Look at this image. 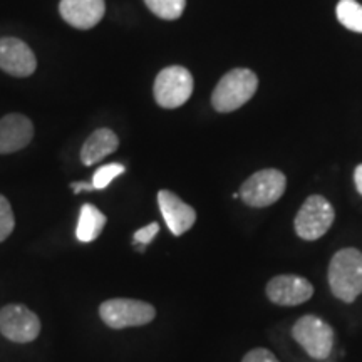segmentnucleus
<instances>
[{
	"label": "nucleus",
	"instance_id": "obj_17",
	"mask_svg": "<svg viewBox=\"0 0 362 362\" xmlns=\"http://www.w3.org/2000/svg\"><path fill=\"white\" fill-rule=\"evenodd\" d=\"M144 4L155 16L165 21L178 19L187 7V0H144Z\"/></svg>",
	"mask_w": 362,
	"mask_h": 362
},
{
	"label": "nucleus",
	"instance_id": "obj_3",
	"mask_svg": "<svg viewBox=\"0 0 362 362\" xmlns=\"http://www.w3.org/2000/svg\"><path fill=\"white\" fill-rule=\"evenodd\" d=\"M292 339L296 341L305 354L315 361H325L332 354L336 344V332L332 325L314 314L302 315L292 325Z\"/></svg>",
	"mask_w": 362,
	"mask_h": 362
},
{
	"label": "nucleus",
	"instance_id": "obj_16",
	"mask_svg": "<svg viewBox=\"0 0 362 362\" xmlns=\"http://www.w3.org/2000/svg\"><path fill=\"white\" fill-rule=\"evenodd\" d=\"M336 16L346 29L362 34V6L356 0H341L337 4Z\"/></svg>",
	"mask_w": 362,
	"mask_h": 362
},
{
	"label": "nucleus",
	"instance_id": "obj_7",
	"mask_svg": "<svg viewBox=\"0 0 362 362\" xmlns=\"http://www.w3.org/2000/svg\"><path fill=\"white\" fill-rule=\"evenodd\" d=\"M155 99L165 110H176L192 98L193 76L183 66L165 67L155 81Z\"/></svg>",
	"mask_w": 362,
	"mask_h": 362
},
{
	"label": "nucleus",
	"instance_id": "obj_14",
	"mask_svg": "<svg viewBox=\"0 0 362 362\" xmlns=\"http://www.w3.org/2000/svg\"><path fill=\"white\" fill-rule=\"evenodd\" d=\"M117 148H119V138L115 131L107 128L96 129L84 141L79 153V160L84 166H93L103 161L106 156L112 155Z\"/></svg>",
	"mask_w": 362,
	"mask_h": 362
},
{
	"label": "nucleus",
	"instance_id": "obj_5",
	"mask_svg": "<svg viewBox=\"0 0 362 362\" xmlns=\"http://www.w3.org/2000/svg\"><path fill=\"white\" fill-rule=\"evenodd\" d=\"M334 220H336V210L327 198L312 194L302 203L293 220V228L298 238L305 242H315L329 232Z\"/></svg>",
	"mask_w": 362,
	"mask_h": 362
},
{
	"label": "nucleus",
	"instance_id": "obj_19",
	"mask_svg": "<svg viewBox=\"0 0 362 362\" xmlns=\"http://www.w3.org/2000/svg\"><path fill=\"white\" fill-rule=\"evenodd\" d=\"M13 226H16V218H13L11 203L4 194H0V243L11 237Z\"/></svg>",
	"mask_w": 362,
	"mask_h": 362
},
{
	"label": "nucleus",
	"instance_id": "obj_8",
	"mask_svg": "<svg viewBox=\"0 0 362 362\" xmlns=\"http://www.w3.org/2000/svg\"><path fill=\"white\" fill-rule=\"evenodd\" d=\"M39 317L29 307L8 304L0 309V334L16 344H29L39 337Z\"/></svg>",
	"mask_w": 362,
	"mask_h": 362
},
{
	"label": "nucleus",
	"instance_id": "obj_15",
	"mask_svg": "<svg viewBox=\"0 0 362 362\" xmlns=\"http://www.w3.org/2000/svg\"><path fill=\"white\" fill-rule=\"evenodd\" d=\"M106 215L99 210L98 206L86 203L79 211V221L78 228H76V237L79 242L89 243L94 242L99 235H101L103 228L106 226Z\"/></svg>",
	"mask_w": 362,
	"mask_h": 362
},
{
	"label": "nucleus",
	"instance_id": "obj_2",
	"mask_svg": "<svg viewBox=\"0 0 362 362\" xmlns=\"http://www.w3.org/2000/svg\"><path fill=\"white\" fill-rule=\"evenodd\" d=\"M259 88L257 74L245 67H237L226 72L211 94V104L215 111L232 112L250 101Z\"/></svg>",
	"mask_w": 362,
	"mask_h": 362
},
{
	"label": "nucleus",
	"instance_id": "obj_1",
	"mask_svg": "<svg viewBox=\"0 0 362 362\" xmlns=\"http://www.w3.org/2000/svg\"><path fill=\"white\" fill-rule=\"evenodd\" d=\"M327 280L334 297L352 304L362 293V252L347 247L334 253L329 262Z\"/></svg>",
	"mask_w": 362,
	"mask_h": 362
},
{
	"label": "nucleus",
	"instance_id": "obj_4",
	"mask_svg": "<svg viewBox=\"0 0 362 362\" xmlns=\"http://www.w3.org/2000/svg\"><path fill=\"white\" fill-rule=\"evenodd\" d=\"M99 317L107 327L126 329V327H141L153 322L156 317V309L148 302L138 298L117 297L110 298L99 305Z\"/></svg>",
	"mask_w": 362,
	"mask_h": 362
},
{
	"label": "nucleus",
	"instance_id": "obj_10",
	"mask_svg": "<svg viewBox=\"0 0 362 362\" xmlns=\"http://www.w3.org/2000/svg\"><path fill=\"white\" fill-rule=\"evenodd\" d=\"M37 67L33 49L17 37L0 39V69L13 78H29Z\"/></svg>",
	"mask_w": 362,
	"mask_h": 362
},
{
	"label": "nucleus",
	"instance_id": "obj_13",
	"mask_svg": "<svg viewBox=\"0 0 362 362\" xmlns=\"http://www.w3.org/2000/svg\"><path fill=\"white\" fill-rule=\"evenodd\" d=\"M59 12L62 19L76 29H93L103 21L106 2L104 0H61Z\"/></svg>",
	"mask_w": 362,
	"mask_h": 362
},
{
	"label": "nucleus",
	"instance_id": "obj_20",
	"mask_svg": "<svg viewBox=\"0 0 362 362\" xmlns=\"http://www.w3.org/2000/svg\"><path fill=\"white\" fill-rule=\"evenodd\" d=\"M160 232V225L156 223V221H153V223H149L146 226H143V228H139L138 232L134 233V245L138 247L139 252H143L146 245L153 242V238L156 237V233Z\"/></svg>",
	"mask_w": 362,
	"mask_h": 362
},
{
	"label": "nucleus",
	"instance_id": "obj_11",
	"mask_svg": "<svg viewBox=\"0 0 362 362\" xmlns=\"http://www.w3.org/2000/svg\"><path fill=\"white\" fill-rule=\"evenodd\" d=\"M158 206H160L166 226L175 237H181L183 233H187L197 221L194 208L189 206L187 202L181 200L178 194L170 192V189L158 192Z\"/></svg>",
	"mask_w": 362,
	"mask_h": 362
},
{
	"label": "nucleus",
	"instance_id": "obj_18",
	"mask_svg": "<svg viewBox=\"0 0 362 362\" xmlns=\"http://www.w3.org/2000/svg\"><path fill=\"white\" fill-rule=\"evenodd\" d=\"M124 166L119 165V163H110V165H104L99 168L96 173L93 176V187L94 189H103L106 187H110V183L115 178H117L119 175L124 173Z\"/></svg>",
	"mask_w": 362,
	"mask_h": 362
},
{
	"label": "nucleus",
	"instance_id": "obj_21",
	"mask_svg": "<svg viewBox=\"0 0 362 362\" xmlns=\"http://www.w3.org/2000/svg\"><path fill=\"white\" fill-rule=\"evenodd\" d=\"M242 362H280L279 357L267 347H253L243 356Z\"/></svg>",
	"mask_w": 362,
	"mask_h": 362
},
{
	"label": "nucleus",
	"instance_id": "obj_12",
	"mask_svg": "<svg viewBox=\"0 0 362 362\" xmlns=\"http://www.w3.org/2000/svg\"><path fill=\"white\" fill-rule=\"evenodd\" d=\"M34 138V124L24 115H7L0 117V155H11L17 153Z\"/></svg>",
	"mask_w": 362,
	"mask_h": 362
},
{
	"label": "nucleus",
	"instance_id": "obj_6",
	"mask_svg": "<svg viewBox=\"0 0 362 362\" xmlns=\"http://www.w3.org/2000/svg\"><path fill=\"white\" fill-rule=\"evenodd\" d=\"M287 188V178L282 171L267 168L243 181L240 187V198L245 205L252 208H265L277 203Z\"/></svg>",
	"mask_w": 362,
	"mask_h": 362
},
{
	"label": "nucleus",
	"instance_id": "obj_23",
	"mask_svg": "<svg viewBox=\"0 0 362 362\" xmlns=\"http://www.w3.org/2000/svg\"><path fill=\"white\" fill-rule=\"evenodd\" d=\"M71 187L74 188V192H76V193L81 192V189H94L93 183H72Z\"/></svg>",
	"mask_w": 362,
	"mask_h": 362
},
{
	"label": "nucleus",
	"instance_id": "obj_22",
	"mask_svg": "<svg viewBox=\"0 0 362 362\" xmlns=\"http://www.w3.org/2000/svg\"><path fill=\"white\" fill-rule=\"evenodd\" d=\"M354 183H356L357 192H359V194H362V163L354 171Z\"/></svg>",
	"mask_w": 362,
	"mask_h": 362
},
{
	"label": "nucleus",
	"instance_id": "obj_9",
	"mask_svg": "<svg viewBox=\"0 0 362 362\" xmlns=\"http://www.w3.org/2000/svg\"><path fill=\"white\" fill-rule=\"evenodd\" d=\"M265 293L272 304L280 307H296L310 300L314 296V285L300 275L284 274L267 282Z\"/></svg>",
	"mask_w": 362,
	"mask_h": 362
}]
</instances>
